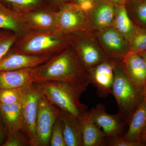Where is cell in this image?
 I'll use <instances>...</instances> for the list:
<instances>
[{"mask_svg":"<svg viewBox=\"0 0 146 146\" xmlns=\"http://www.w3.org/2000/svg\"><path fill=\"white\" fill-rule=\"evenodd\" d=\"M34 78L35 83L61 81L85 87L89 84L87 70L70 47L35 67Z\"/></svg>","mask_w":146,"mask_h":146,"instance_id":"6da1fadb","label":"cell"},{"mask_svg":"<svg viewBox=\"0 0 146 146\" xmlns=\"http://www.w3.org/2000/svg\"><path fill=\"white\" fill-rule=\"evenodd\" d=\"M70 46L69 35L56 29L30 31L18 37L9 51L51 57Z\"/></svg>","mask_w":146,"mask_h":146,"instance_id":"7a4b0ae2","label":"cell"},{"mask_svg":"<svg viewBox=\"0 0 146 146\" xmlns=\"http://www.w3.org/2000/svg\"><path fill=\"white\" fill-rule=\"evenodd\" d=\"M36 83L49 101L61 110L79 119L88 111L87 106L80 100L86 87L61 81L49 80Z\"/></svg>","mask_w":146,"mask_h":146,"instance_id":"3957f363","label":"cell"},{"mask_svg":"<svg viewBox=\"0 0 146 146\" xmlns=\"http://www.w3.org/2000/svg\"><path fill=\"white\" fill-rule=\"evenodd\" d=\"M114 70L112 94L118 104V114L127 125L133 112L143 100V94L129 78L120 62L115 61Z\"/></svg>","mask_w":146,"mask_h":146,"instance_id":"277c9868","label":"cell"},{"mask_svg":"<svg viewBox=\"0 0 146 146\" xmlns=\"http://www.w3.org/2000/svg\"><path fill=\"white\" fill-rule=\"evenodd\" d=\"M90 31L69 35L70 46L86 70L109 58Z\"/></svg>","mask_w":146,"mask_h":146,"instance_id":"5b68a950","label":"cell"},{"mask_svg":"<svg viewBox=\"0 0 146 146\" xmlns=\"http://www.w3.org/2000/svg\"><path fill=\"white\" fill-rule=\"evenodd\" d=\"M60 110L49 101L42 93L39 98L36 115L35 134L36 146H50L54 124Z\"/></svg>","mask_w":146,"mask_h":146,"instance_id":"8992f818","label":"cell"},{"mask_svg":"<svg viewBox=\"0 0 146 146\" xmlns=\"http://www.w3.org/2000/svg\"><path fill=\"white\" fill-rule=\"evenodd\" d=\"M42 92L37 83L27 89L22 100L23 126L21 131L29 138L31 146H36L35 125L38 102Z\"/></svg>","mask_w":146,"mask_h":146,"instance_id":"52a82bcc","label":"cell"},{"mask_svg":"<svg viewBox=\"0 0 146 146\" xmlns=\"http://www.w3.org/2000/svg\"><path fill=\"white\" fill-rule=\"evenodd\" d=\"M56 29L66 35L90 31L86 12L74 2L63 5L57 10Z\"/></svg>","mask_w":146,"mask_h":146,"instance_id":"ba28073f","label":"cell"},{"mask_svg":"<svg viewBox=\"0 0 146 146\" xmlns=\"http://www.w3.org/2000/svg\"><path fill=\"white\" fill-rule=\"evenodd\" d=\"M95 36L110 58L120 62L129 51L128 42L113 27L96 30Z\"/></svg>","mask_w":146,"mask_h":146,"instance_id":"9c48e42d","label":"cell"},{"mask_svg":"<svg viewBox=\"0 0 146 146\" xmlns=\"http://www.w3.org/2000/svg\"><path fill=\"white\" fill-rule=\"evenodd\" d=\"M115 61L108 58L87 70L89 84L96 88L100 98H106L112 94Z\"/></svg>","mask_w":146,"mask_h":146,"instance_id":"30bf717a","label":"cell"},{"mask_svg":"<svg viewBox=\"0 0 146 146\" xmlns=\"http://www.w3.org/2000/svg\"><path fill=\"white\" fill-rule=\"evenodd\" d=\"M89 117L105 134L106 137L122 136L123 129L126 125L119 114L110 115L103 104H98L88 111Z\"/></svg>","mask_w":146,"mask_h":146,"instance_id":"8fae6325","label":"cell"},{"mask_svg":"<svg viewBox=\"0 0 146 146\" xmlns=\"http://www.w3.org/2000/svg\"><path fill=\"white\" fill-rule=\"evenodd\" d=\"M21 15L28 32L47 31L56 29L57 10L50 5Z\"/></svg>","mask_w":146,"mask_h":146,"instance_id":"7c38bea8","label":"cell"},{"mask_svg":"<svg viewBox=\"0 0 146 146\" xmlns=\"http://www.w3.org/2000/svg\"><path fill=\"white\" fill-rule=\"evenodd\" d=\"M115 5L109 0H95L86 12L89 30H98L112 26Z\"/></svg>","mask_w":146,"mask_h":146,"instance_id":"4fadbf2b","label":"cell"},{"mask_svg":"<svg viewBox=\"0 0 146 146\" xmlns=\"http://www.w3.org/2000/svg\"><path fill=\"white\" fill-rule=\"evenodd\" d=\"M129 79L143 94L146 82V63L138 53L129 51L120 62Z\"/></svg>","mask_w":146,"mask_h":146,"instance_id":"5bb4252c","label":"cell"},{"mask_svg":"<svg viewBox=\"0 0 146 146\" xmlns=\"http://www.w3.org/2000/svg\"><path fill=\"white\" fill-rule=\"evenodd\" d=\"M50 57L8 52L0 60V71H11L37 67L45 63Z\"/></svg>","mask_w":146,"mask_h":146,"instance_id":"9a60e30c","label":"cell"},{"mask_svg":"<svg viewBox=\"0 0 146 146\" xmlns=\"http://www.w3.org/2000/svg\"><path fill=\"white\" fill-rule=\"evenodd\" d=\"M35 68L0 71V90L24 89L34 83Z\"/></svg>","mask_w":146,"mask_h":146,"instance_id":"2e32d148","label":"cell"},{"mask_svg":"<svg viewBox=\"0 0 146 146\" xmlns=\"http://www.w3.org/2000/svg\"><path fill=\"white\" fill-rule=\"evenodd\" d=\"M59 118L63 126V133L67 146H83L82 133L79 119L60 110Z\"/></svg>","mask_w":146,"mask_h":146,"instance_id":"e0dca14e","label":"cell"},{"mask_svg":"<svg viewBox=\"0 0 146 146\" xmlns=\"http://www.w3.org/2000/svg\"><path fill=\"white\" fill-rule=\"evenodd\" d=\"M127 125L124 139L129 142H141V135L146 126V100L144 99L133 112Z\"/></svg>","mask_w":146,"mask_h":146,"instance_id":"ac0fdd59","label":"cell"},{"mask_svg":"<svg viewBox=\"0 0 146 146\" xmlns=\"http://www.w3.org/2000/svg\"><path fill=\"white\" fill-rule=\"evenodd\" d=\"M83 146H104L106 136L96 124L89 117L88 111L80 119Z\"/></svg>","mask_w":146,"mask_h":146,"instance_id":"d6986e66","label":"cell"},{"mask_svg":"<svg viewBox=\"0 0 146 146\" xmlns=\"http://www.w3.org/2000/svg\"><path fill=\"white\" fill-rule=\"evenodd\" d=\"M0 29L11 31L18 37L28 32L22 15L0 4Z\"/></svg>","mask_w":146,"mask_h":146,"instance_id":"ffe728a7","label":"cell"},{"mask_svg":"<svg viewBox=\"0 0 146 146\" xmlns=\"http://www.w3.org/2000/svg\"><path fill=\"white\" fill-rule=\"evenodd\" d=\"M115 5V17L112 27L129 42L135 35L136 27L128 15L126 5Z\"/></svg>","mask_w":146,"mask_h":146,"instance_id":"44dd1931","label":"cell"},{"mask_svg":"<svg viewBox=\"0 0 146 146\" xmlns=\"http://www.w3.org/2000/svg\"><path fill=\"white\" fill-rule=\"evenodd\" d=\"M21 102L13 104L0 103V113L8 131L21 130L23 121Z\"/></svg>","mask_w":146,"mask_h":146,"instance_id":"7402d4cb","label":"cell"},{"mask_svg":"<svg viewBox=\"0 0 146 146\" xmlns=\"http://www.w3.org/2000/svg\"><path fill=\"white\" fill-rule=\"evenodd\" d=\"M0 1L4 5L7 4L10 6L11 9L21 14L49 5V0H0Z\"/></svg>","mask_w":146,"mask_h":146,"instance_id":"603a6c76","label":"cell"},{"mask_svg":"<svg viewBox=\"0 0 146 146\" xmlns=\"http://www.w3.org/2000/svg\"><path fill=\"white\" fill-rule=\"evenodd\" d=\"M28 87L24 89H1L0 103L13 104L22 102Z\"/></svg>","mask_w":146,"mask_h":146,"instance_id":"cb8c5ba5","label":"cell"},{"mask_svg":"<svg viewBox=\"0 0 146 146\" xmlns=\"http://www.w3.org/2000/svg\"><path fill=\"white\" fill-rule=\"evenodd\" d=\"M50 146H67L64 138L63 123L59 116L53 126L50 138Z\"/></svg>","mask_w":146,"mask_h":146,"instance_id":"d4e9b609","label":"cell"},{"mask_svg":"<svg viewBox=\"0 0 146 146\" xmlns=\"http://www.w3.org/2000/svg\"><path fill=\"white\" fill-rule=\"evenodd\" d=\"M31 146L29 140L21 130L8 131L7 138L3 146Z\"/></svg>","mask_w":146,"mask_h":146,"instance_id":"484cf974","label":"cell"},{"mask_svg":"<svg viewBox=\"0 0 146 146\" xmlns=\"http://www.w3.org/2000/svg\"><path fill=\"white\" fill-rule=\"evenodd\" d=\"M129 51L140 53L146 51V32L136 27L135 35L129 42Z\"/></svg>","mask_w":146,"mask_h":146,"instance_id":"4316f807","label":"cell"},{"mask_svg":"<svg viewBox=\"0 0 146 146\" xmlns=\"http://www.w3.org/2000/svg\"><path fill=\"white\" fill-rule=\"evenodd\" d=\"M18 38L13 32L0 33V60L8 52Z\"/></svg>","mask_w":146,"mask_h":146,"instance_id":"83f0119b","label":"cell"},{"mask_svg":"<svg viewBox=\"0 0 146 146\" xmlns=\"http://www.w3.org/2000/svg\"><path fill=\"white\" fill-rule=\"evenodd\" d=\"M104 145L108 146H142L145 144L141 142H131L126 141L123 136L106 137L105 139Z\"/></svg>","mask_w":146,"mask_h":146,"instance_id":"f1b7e54d","label":"cell"},{"mask_svg":"<svg viewBox=\"0 0 146 146\" xmlns=\"http://www.w3.org/2000/svg\"><path fill=\"white\" fill-rule=\"evenodd\" d=\"M132 4L135 7V12L140 21L146 25V0Z\"/></svg>","mask_w":146,"mask_h":146,"instance_id":"f546056e","label":"cell"},{"mask_svg":"<svg viewBox=\"0 0 146 146\" xmlns=\"http://www.w3.org/2000/svg\"><path fill=\"white\" fill-rule=\"evenodd\" d=\"M8 130L5 127L0 113V146H3L6 141Z\"/></svg>","mask_w":146,"mask_h":146,"instance_id":"4dcf8cb0","label":"cell"},{"mask_svg":"<svg viewBox=\"0 0 146 146\" xmlns=\"http://www.w3.org/2000/svg\"><path fill=\"white\" fill-rule=\"evenodd\" d=\"M95 0H75L74 3L87 12L91 8Z\"/></svg>","mask_w":146,"mask_h":146,"instance_id":"1f68e13d","label":"cell"},{"mask_svg":"<svg viewBox=\"0 0 146 146\" xmlns=\"http://www.w3.org/2000/svg\"><path fill=\"white\" fill-rule=\"evenodd\" d=\"M75 0H49V4L50 6L58 9H60L63 5L69 3L74 2Z\"/></svg>","mask_w":146,"mask_h":146,"instance_id":"d6a6232c","label":"cell"},{"mask_svg":"<svg viewBox=\"0 0 146 146\" xmlns=\"http://www.w3.org/2000/svg\"><path fill=\"white\" fill-rule=\"evenodd\" d=\"M115 4L126 5L129 0H109Z\"/></svg>","mask_w":146,"mask_h":146,"instance_id":"836d02e7","label":"cell"},{"mask_svg":"<svg viewBox=\"0 0 146 146\" xmlns=\"http://www.w3.org/2000/svg\"><path fill=\"white\" fill-rule=\"evenodd\" d=\"M141 141L146 145V126L141 135Z\"/></svg>","mask_w":146,"mask_h":146,"instance_id":"e575fe53","label":"cell"},{"mask_svg":"<svg viewBox=\"0 0 146 146\" xmlns=\"http://www.w3.org/2000/svg\"><path fill=\"white\" fill-rule=\"evenodd\" d=\"M139 54L141 55L142 57L143 58L144 60L145 61L146 63V51H145L142 52L138 53Z\"/></svg>","mask_w":146,"mask_h":146,"instance_id":"d590c367","label":"cell"},{"mask_svg":"<svg viewBox=\"0 0 146 146\" xmlns=\"http://www.w3.org/2000/svg\"><path fill=\"white\" fill-rule=\"evenodd\" d=\"M144 99L146 100V82L144 87L143 91Z\"/></svg>","mask_w":146,"mask_h":146,"instance_id":"8d00e7d4","label":"cell"},{"mask_svg":"<svg viewBox=\"0 0 146 146\" xmlns=\"http://www.w3.org/2000/svg\"><path fill=\"white\" fill-rule=\"evenodd\" d=\"M143 1V0H129V1L128 3H136L139 2Z\"/></svg>","mask_w":146,"mask_h":146,"instance_id":"74e56055","label":"cell"},{"mask_svg":"<svg viewBox=\"0 0 146 146\" xmlns=\"http://www.w3.org/2000/svg\"><path fill=\"white\" fill-rule=\"evenodd\" d=\"M3 4L2 3H1V1H0V4Z\"/></svg>","mask_w":146,"mask_h":146,"instance_id":"f35d334b","label":"cell"}]
</instances>
